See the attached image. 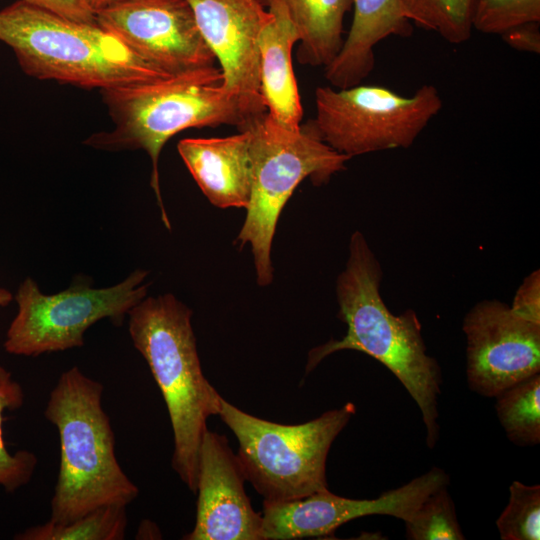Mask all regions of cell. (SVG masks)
<instances>
[{
    "mask_svg": "<svg viewBox=\"0 0 540 540\" xmlns=\"http://www.w3.org/2000/svg\"><path fill=\"white\" fill-rule=\"evenodd\" d=\"M382 268L363 234L355 231L349 242L344 270L336 280L339 318L347 325L340 340H330L309 351L306 373L324 358L341 351L365 353L383 364L400 381L421 411L426 444L438 441V398L441 368L427 354L421 324L412 310L393 314L380 295Z\"/></svg>",
    "mask_w": 540,
    "mask_h": 540,
    "instance_id": "6da1fadb",
    "label": "cell"
},
{
    "mask_svg": "<svg viewBox=\"0 0 540 540\" xmlns=\"http://www.w3.org/2000/svg\"><path fill=\"white\" fill-rule=\"evenodd\" d=\"M220 68L207 66L152 81L102 90L114 123L84 144L106 151L144 150L151 159L153 188L165 227L171 225L159 184L158 162L167 141L188 128L236 126L246 121L237 102L221 87Z\"/></svg>",
    "mask_w": 540,
    "mask_h": 540,
    "instance_id": "7a4b0ae2",
    "label": "cell"
},
{
    "mask_svg": "<svg viewBox=\"0 0 540 540\" xmlns=\"http://www.w3.org/2000/svg\"><path fill=\"white\" fill-rule=\"evenodd\" d=\"M134 347L162 393L173 431L172 467L196 493L199 452L207 420L218 415L221 395L202 372L192 310L172 294L145 297L128 313Z\"/></svg>",
    "mask_w": 540,
    "mask_h": 540,
    "instance_id": "3957f363",
    "label": "cell"
},
{
    "mask_svg": "<svg viewBox=\"0 0 540 540\" xmlns=\"http://www.w3.org/2000/svg\"><path fill=\"white\" fill-rule=\"evenodd\" d=\"M103 385L77 366L63 372L44 412L58 430L60 463L49 521L64 524L103 506H127L139 493L119 465Z\"/></svg>",
    "mask_w": 540,
    "mask_h": 540,
    "instance_id": "277c9868",
    "label": "cell"
},
{
    "mask_svg": "<svg viewBox=\"0 0 540 540\" xmlns=\"http://www.w3.org/2000/svg\"><path fill=\"white\" fill-rule=\"evenodd\" d=\"M0 41L13 50L23 72L39 80L102 91L170 76L97 23L23 0L0 10Z\"/></svg>",
    "mask_w": 540,
    "mask_h": 540,
    "instance_id": "5b68a950",
    "label": "cell"
},
{
    "mask_svg": "<svg viewBox=\"0 0 540 540\" xmlns=\"http://www.w3.org/2000/svg\"><path fill=\"white\" fill-rule=\"evenodd\" d=\"M243 129L250 135L251 195L236 241L239 248L251 246L257 283L268 286L272 241L289 198L306 178L314 185L327 183L350 158L327 145L311 120L291 129L265 112Z\"/></svg>",
    "mask_w": 540,
    "mask_h": 540,
    "instance_id": "8992f818",
    "label": "cell"
},
{
    "mask_svg": "<svg viewBox=\"0 0 540 540\" xmlns=\"http://www.w3.org/2000/svg\"><path fill=\"white\" fill-rule=\"evenodd\" d=\"M354 403L301 424L250 415L222 396L218 416L238 442L247 481L267 502H284L328 489L326 462L332 443L355 415Z\"/></svg>",
    "mask_w": 540,
    "mask_h": 540,
    "instance_id": "52a82bcc",
    "label": "cell"
},
{
    "mask_svg": "<svg viewBox=\"0 0 540 540\" xmlns=\"http://www.w3.org/2000/svg\"><path fill=\"white\" fill-rule=\"evenodd\" d=\"M443 101L432 84L402 96L378 85L319 86L312 123L321 139L348 156L408 148L440 112Z\"/></svg>",
    "mask_w": 540,
    "mask_h": 540,
    "instance_id": "ba28073f",
    "label": "cell"
},
{
    "mask_svg": "<svg viewBox=\"0 0 540 540\" xmlns=\"http://www.w3.org/2000/svg\"><path fill=\"white\" fill-rule=\"evenodd\" d=\"M148 271L137 269L120 283L105 288L73 284L56 294H43L30 277L19 286L18 311L4 342L13 355L38 356L84 345V333L109 318L120 324L147 295Z\"/></svg>",
    "mask_w": 540,
    "mask_h": 540,
    "instance_id": "9c48e42d",
    "label": "cell"
},
{
    "mask_svg": "<svg viewBox=\"0 0 540 540\" xmlns=\"http://www.w3.org/2000/svg\"><path fill=\"white\" fill-rule=\"evenodd\" d=\"M96 23L168 75L213 66L186 0H123L95 11Z\"/></svg>",
    "mask_w": 540,
    "mask_h": 540,
    "instance_id": "30bf717a",
    "label": "cell"
},
{
    "mask_svg": "<svg viewBox=\"0 0 540 540\" xmlns=\"http://www.w3.org/2000/svg\"><path fill=\"white\" fill-rule=\"evenodd\" d=\"M449 475L439 467L375 499H350L328 489L284 502H263V540H294L332 535L341 525L369 515H389L406 522L421 502L448 486Z\"/></svg>",
    "mask_w": 540,
    "mask_h": 540,
    "instance_id": "8fae6325",
    "label": "cell"
},
{
    "mask_svg": "<svg viewBox=\"0 0 540 540\" xmlns=\"http://www.w3.org/2000/svg\"><path fill=\"white\" fill-rule=\"evenodd\" d=\"M469 388L495 397L540 373V325L514 314L499 300L476 303L464 316Z\"/></svg>",
    "mask_w": 540,
    "mask_h": 540,
    "instance_id": "7c38bea8",
    "label": "cell"
},
{
    "mask_svg": "<svg viewBox=\"0 0 540 540\" xmlns=\"http://www.w3.org/2000/svg\"><path fill=\"white\" fill-rule=\"evenodd\" d=\"M186 1L219 62L221 87L237 102L247 125L267 112L260 93L258 41L271 12L262 0Z\"/></svg>",
    "mask_w": 540,
    "mask_h": 540,
    "instance_id": "4fadbf2b",
    "label": "cell"
},
{
    "mask_svg": "<svg viewBox=\"0 0 540 540\" xmlns=\"http://www.w3.org/2000/svg\"><path fill=\"white\" fill-rule=\"evenodd\" d=\"M239 458L224 435L206 430L199 452L197 509L185 540H263L262 515L245 492Z\"/></svg>",
    "mask_w": 540,
    "mask_h": 540,
    "instance_id": "5bb4252c",
    "label": "cell"
},
{
    "mask_svg": "<svg viewBox=\"0 0 540 540\" xmlns=\"http://www.w3.org/2000/svg\"><path fill=\"white\" fill-rule=\"evenodd\" d=\"M249 131L226 137H190L177 150L209 202L218 208L247 209L251 195Z\"/></svg>",
    "mask_w": 540,
    "mask_h": 540,
    "instance_id": "9a60e30c",
    "label": "cell"
},
{
    "mask_svg": "<svg viewBox=\"0 0 540 540\" xmlns=\"http://www.w3.org/2000/svg\"><path fill=\"white\" fill-rule=\"evenodd\" d=\"M353 19L341 50L326 66L325 79L334 88L358 84L375 65L374 48L390 36L409 37L413 23L400 0H353Z\"/></svg>",
    "mask_w": 540,
    "mask_h": 540,
    "instance_id": "2e32d148",
    "label": "cell"
},
{
    "mask_svg": "<svg viewBox=\"0 0 540 540\" xmlns=\"http://www.w3.org/2000/svg\"><path fill=\"white\" fill-rule=\"evenodd\" d=\"M271 18L258 41L260 93L266 111L280 125L296 129L303 107L292 65V50L299 42L286 8L277 1L266 5Z\"/></svg>",
    "mask_w": 540,
    "mask_h": 540,
    "instance_id": "e0dca14e",
    "label": "cell"
},
{
    "mask_svg": "<svg viewBox=\"0 0 540 540\" xmlns=\"http://www.w3.org/2000/svg\"><path fill=\"white\" fill-rule=\"evenodd\" d=\"M280 2L294 24L298 36V62L313 67L328 66L344 42L345 15L353 0H262L266 5Z\"/></svg>",
    "mask_w": 540,
    "mask_h": 540,
    "instance_id": "ac0fdd59",
    "label": "cell"
},
{
    "mask_svg": "<svg viewBox=\"0 0 540 540\" xmlns=\"http://www.w3.org/2000/svg\"><path fill=\"white\" fill-rule=\"evenodd\" d=\"M495 411L508 439L518 446L540 442V373L496 395Z\"/></svg>",
    "mask_w": 540,
    "mask_h": 540,
    "instance_id": "d6986e66",
    "label": "cell"
},
{
    "mask_svg": "<svg viewBox=\"0 0 540 540\" xmlns=\"http://www.w3.org/2000/svg\"><path fill=\"white\" fill-rule=\"evenodd\" d=\"M127 528L126 506L108 505L64 524L47 521L17 534V540H121Z\"/></svg>",
    "mask_w": 540,
    "mask_h": 540,
    "instance_id": "ffe728a7",
    "label": "cell"
},
{
    "mask_svg": "<svg viewBox=\"0 0 540 540\" xmlns=\"http://www.w3.org/2000/svg\"><path fill=\"white\" fill-rule=\"evenodd\" d=\"M400 1L412 23L437 33L450 44L464 43L472 36L475 0Z\"/></svg>",
    "mask_w": 540,
    "mask_h": 540,
    "instance_id": "44dd1931",
    "label": "cell"
},
{
    "mask_svg": "<svg viewBox=\"0 0 540 540\" xmlns=\"http://www.w3.org/2000/svg\"><path fill=\"white\" fill-rule=\"evenodd\" d=\"M24 402V392L20 383L11 373L0 366V486L7 492L26 485L36 469L37 456L28 450L10 453L3 437V417L5 410L19 409Z\"/></svg>",
    "mask_w": 540,
    "mask_h": 540,
    "instance_id": "7402d4cb",
    "label": "cell"
},
{
    "mask_svg": "<svg viewBox=\"0 0 540 540\" xmlns=\"http://www.w3.org/2000/svg\"><path fill=\"white\" fill-rule=\"evenodd\" d=\"M404 523L408 540L465 539L448 486L428 495Z\"/></svg>",
    "mask_w": 540,
    "mask_h": 540,
    "instance_id": "603a6c76",
    "label": "cell"
},
{
    "mask_svg": "<svg viewBox=\"0 0 540 540\" xmlns=\"http://www.w3.org/2000/svg\"><path fill=\"white\" fill-rule=\"evenodd\" d=\"M509 501L496 520L502 540L540 539V486L513 481Z\"/></svg>",
    "mask_w": 540,
    "mask_h": 540,
    "instance_id": "cb8c5ba5",
    "label": "cell"
},
{
    "mask_svg": "<svg viewBox=\"0 0 540 540\" xmlns=\"http://www.w3.org/2000/svg\"><path fill=\"white\" fill-rule=\"evenodd\" d=\"M528 22H540V0H475L473 30L502 34Z\"/></svg>",
    "mask_w": 540,
    "mask_h": 540,
    "instance_id": "d4e9b609",
    "label": "cell"
},
{
    "mask_svg": "<svg viewBox=\"0 0 540 540\" xmlns=\"http://www.w3.org/2000/svg\"><path fill=\"white\" fill-rule=\"evenodd\" d=\"M510 308L518 317L540 325V271L538 269L524 278L514 295Z\"/></svg>",
    "mask_w": 540,
    "mask_h": 540,
    "instance_id": "484cf974",
    "label": "cell"
},
{
    "mask_svg": "<svg viewBox=\"0 0 540 540\" xmlns=\"http://www.w3.org/2000/svg\"><path fill=\"white\" fill-rule=\"evenodd\" d=\"M32 5L52 11L80 22L96 23L95 12L86 0H23Z\"/></svg>",
    "mask_w": 540,
    "mask_h": 540,
    "instance_id": "4316f807",
    "label": "cell"
},
{
    "mask_svg": "<svg viewBox=\"0 0 540 540\" xmlns=\"http://www.w3.org/2000/svg\"><path fill=\"white\" fill-rule=\"evenodd\" d=\"M500 35L509 46L518 51L537 54L540 52L539 22L519 24Z\"/></svg>",
    "mask_w": 540,
    "mask_h": 540,
    "instance_id": "83f0119b",
    "label": "cell"
},
{
    "mask_svg": "<svg viewBox=\"0 0 540 540\" xmlns=\"http://www.w3.org/2000/svg\"><path fill=\"white\" fill-rule=\"evenodd\" d=\"M120 1L123 0H86L88 5L94 10V12L96 10L102 9Z\"/></svg>",
    "mask_w": 540,
    "mask_h": 540,
    "instance_id": "f1b7e54d",
    "label": "cell"
},
{
    "mask_svg": "<svg viewBox=\"0 0 540 540\" xmlns=\"http://www.w3.org/2000/svg\"><path fill=\"white\" fill-rule=\"evenodd\" d=\"M13 299V295L10 291L0 287V306L8 305Z\"/></svg>",
    "mask_w": 540,
    "mask_h": 540,
    "instance_id": "f546056e",
    "label": "cell"
}]
</instances>
